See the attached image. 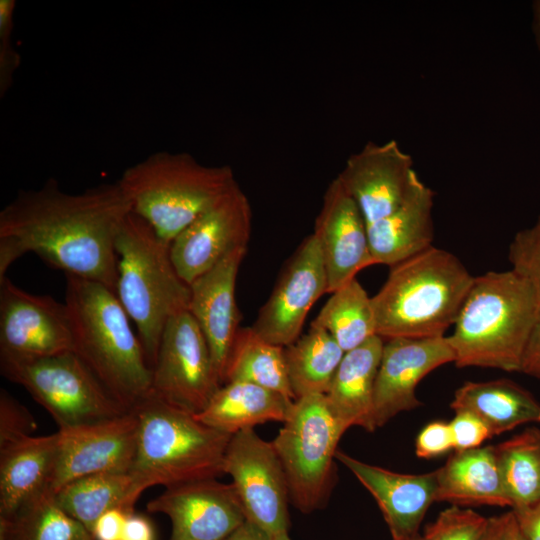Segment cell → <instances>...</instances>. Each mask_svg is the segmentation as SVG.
Here are the masks:
<instances>
[{
    "label": "cell",
    "instance_id": "cell-34",
    "mask_svg": "<svg viewBox=\"0 0 540 540\" xmlns=\"http://www.w3.org/2000/svg\"><path fill=\"white\" fill-rule=\"evenodd\" d=\"M488 524L489 518L453 505L427 527L422 540H481Z\"/></svg>",
    "mask_w": 540,
    "mask_h": 540
},
{
    "label": "cell",
    "instance_id": "cell-45",
    "mask_svg": "<svg viewBox=\"0 0 540 540\" xmlns=\"http://www.w3.org/2000/svg\"><path fill=\"white\" fill-rule=\"evenodd\" d=\"M224 540H275L267 532L255 524L245 521L239 528Z\"/></svg>",
    "mask_w": 540,
    "mask_h": 540
},
{
    "label": "cell",
    "instance_id": "cell-18",
    "mask_svg": "<svg viewBox=\"0 0 540 540\" xmlns=\"http://www.w3.org/2000/svg\"><path fill=\"white\" fill-rule=\"evenodd\" d=\"M454 362L447 336L384 340L373 397L374 428L397 414L419 407V382L434 369Z\"/></svg>",
    "mask_w": 540,
    "mask_h": 540
},
{
    "label": "cell",
    "instance_id": "cell-16",
    "mask_svg": "<svg viewBox=\"0 0 540 540\" xmlns=\"http://www.w3.org/2000/svg\"><path fill=\"white\" fill-rule=\"evenodd\" d=\"M146 508L169 517V540H224L246 521L233 484L216 478L167 487Z\"/></svg>",
    "mask_w": 540,
    "mask_h": 540
},
{
    "label": "cell",
    "instance_id": "cell-48",
    "mask_svg": "<svg viewBox=\"0 0 540 540\" xmlns=\"http://www.w3.org/2000/svg\"><path fill=\"white\" fill-rule=\"evenodd\" d=\"M275 540H290L289 536H288V533L287 534H283L281 536H278ZM412 540H422V537L418 536Z\"/></svg>",
    "mask_w": 540,
    "mask_h": 540
},
{
    "label": "cell",
    "instance_id": "cell-15",
    "mask_svg": "<svg viewBox=\"0 0 540 540\" xmlns=\"http://www.w3.org/2000/svg\"><path fill=\"white\" fill-rule=\"evenodd\" d=\"M327 289L321 250L312 233L286 262L251 327L265 340L286 347L300 337L307 314Z\"/></svg>",
    "mask_w": 540,
    "mask_h": 540
},
{
    "label": "cell",
    "instance_id": "cell-32",
    "mask_svg": "<svg viewBox=\"0 0 540 540\" xmlns=\"http://www.w3.org/2000/svg\"><path fill=\"white\" fill-rule=\"evenodd\" d=\"M0 540H94L46 489L12 515L0 518Z\"/></svg>",
    "mask_w": 540,
    "mask_h": 540
},
{
    "label": "cell",
    "instance_id": "cell-19",
    "mask_svg": "<svg viewBox=\"0 0 540 540\" xmlns=\"http://www.w3.org/2000/svg\"><path fill=\"white\" fill-rule=\"evenodd\" d=\"M321 250L327 275V293L356 278L373 265L367 223L354 201L336 177L328 185L313 231Z\"/></svg>",
    "mask_w": 540,
    "mask_h": 540
},
{
    "label": "cell",
    "instance_id": "cell-39",
    "mask_svg": "<svg viewBox=\"0 0 540 540\" xmlns=\"http://www.w3.org/2000/svg\"><path fill=\"white\" fill-rule=\"evenodd\" d=\"M453 449L449 423L436 421L426 425L418 434L415 451L419 458L430 459Z\"/></svg>",
    "mask_w": 540,
    "mask_h": 540
},
{
    "label": "cell",
    "instance_id": "cell-14",
    "mask_svg": "<svg viewBox=\"0 0 540 540\" xmlns=\"http://www.w3.org/2000/svg\"><path fill=\"white\" fill-rule=\"evenodd\" d=\"M52 493L78 478L130 472L136 455L138 419L133 410L111 419L58 430Z\"/></svg>",
    "mask_w": 540,
    "mask_h": 540
},
{
    "label": "cell",
    "instance_id": "cell-36",
    "mask_svg": "<svg viewBox=\"0 0 540 540\" xmlns=\"http://www.w3.org/2000/svg\"><path fill=\"white\" fill-rule=\"evenodd\" d=\"M37 423L30 411L6 390L0 392V447L33 436Z\"/></svg>",
    "mask_w": 540,
    "mask_h": 540
},
{
    "label": "cell",
    "instance_id": "cell-8",
    "mask_svg": "<svg viewBox=\"0 0 540 540\" xmlns=\"http://www.w3.org/2000/svg\"><path fill=\"white\" fill-rule=\"evenodd\" d=\"M346 429L325 395L296 399L272 442L283 467L290 502L301 512L321 508L333 487L334 458Z\"/></svg>",
    "mask_w": 540,
    "mask_h": 540
},
{
    "label": "cell",
    "instance_id": "cell-2",
    "mask_svg": "<svg viewBox=\"0 0 540 540\" xmlns=\"http://www.w3.org/2000/svg\"><path fill=\"white\" fill-rule=\"evenodd\" d=\"M540 318L531 283L510 269L474 277L447 336L457 367L520 372L522 357Z\"/></svg>",
    "mask_w": 540,
    "mask_h": 540
},
{
    "label": "cell",
    "instance_id": "cell-30",
    "mask_svg": "<svg viewBox=\"0 0 540 540\" xmlns=\"http://www.w3.org/2000/svg\"><path fill=\"white\" fill-rule=\"evenodd\" d=\"M233 381L252 383L295 401L284 347L265 340L252 327H240L232 344L224 384Z\"/></svg>",
    "mask_w": 540,
    "mask_h": 540
},
{
    "label": "cell",
    "instance_id": "cell-35",
    "mask_svg": "<svg viewBox=\"0 0 540 540\" xmlns=\"http://www.w3.org/2000/svg\"><path fill=\"white\" fill-rule=\"evenodd\" d=\"M508 258L511 269L531 283L540 304V214L532 226L515 234Z\"/></svg>",
    "mask_w": 540,
    "mask_h": 540
},
{
    "label": "cell",
    "instance_id": "cell-1",
    "mask_svg": "<svg viewBox=\"0 0 540 540\" xmlns=\"http://www.w3.org/2000/svg\"><path fill=\"white\" fill-rule=\"evenodd\" d=\"M131 211L118 182L70 194L49 179L38 189L19 191L0 212V280L14 261L32 252L66 275L115 292V242Z\"/></svg>",
    "mask_w": 540,
    "mask_h": 540
},
{
    "label": "cell",
    "instance_id": "cell-44",
    "mask_svg": "<svg viewBox=\"0 0 540 540\" xmlns=\"http://www.w3.org/2000/svg\"><path fill=\"white\" fill-rule=\"evenodd\" d=\"M516 524L513 511L489 518L488 527L481 540H512Z\"/></svg>",
    "mask_w": 540,
    "mask_h": 540
},
{
    "label": "cell",
    "instance_id": "cell-46",
    "mask_svg": "<svg viewBox=\"0 0 540 540\" xmlns=\"http://www.w3.org/2000/svg\"><path fill=\"white\" fill-rule=\"evenodd\" d=\"M533 30L537 47L540 54V0L534 1L533 5Z\"/></svg>",
    "mask_w": 540,
    "mask_h": 540
},
{
    "label": "cell",
    "instance_id": "cell-13",
    "mask_svg": "<svg viewBox=\"0 0 540 540\" xmlns=\"http://www.w3.org/2000/svg\"><path fill=\"white\" fill-rule=\"evenodd\" d=\"M251 225L249 200L237 184L170 243L179 276L190 285L231 252L247 247Z\"/></svg>",
    "mask_w": 540,
    "mask_h": 540
},
{
    "label": "cell",
    "instance_id": "cell-41",
    "mask_svg": "<svg viewBox=\"0 0 540 540\" xmlns=\"http://www.w3.org/2000/svg\"><path fill=\"white\" fill-rule=\"evenodd\" d=\"M512 511L524 538L540 540V501Z\"/></svg>",
    "mask_w": 540,
    "mask_h": 540
},
{
    "label": "cell",
    "instance_id": "cell-23",
    "mask_svg": "<svg viewBox=\"0 0 540 540\" xmlns=\"http://www.w3.org/2000/svg\"><path fill=\"white\" fill-rule=\"evenodd\" d=\"M59 434L29 436L0 447V518L49 489Z\"/></svg>",
    "mask_w": 540,
    "mask_h": 540
},
{
    "label": "cell",
    "instance_id": "cell-11",
    "mask_svg": "<svg viewBox=\"0 0 540 540\" xmlns=\"http://www.w3.org/2000/svg\"><path fill=\"white\" fill-rule=\"evenodd\" d=\"M223 471L232 477L247 521L274 539L288 533L289 490L272 442L263 440L253 428L233 434Z\"/></svg>",
    "mask_w": 540,
    "mask_h": 540
},
{
    "label": "cell",
    "instance_id": "cell-47",
    "mask_svg": "<svg viewBox=\"0 0 540 540\" xmlns=\"http://www.w3.org/2000/svg\"><path fill=\"white\" fill-rule=\"evenodd\" d=\"M512 540H526L524 536L522 535V533L520 532L518 524H516L515 530L513 532Z\"/></svg>",
    "mask_w": 540,
    "mask_h": 540
},
{
    "label": "cell",
    "instance_id": "cell-5",
    "mask_svg": "<svg viewBox=\"0 0 540 540\" xmlns=\"http://www.w3.org/2000/svg\"><path fill=\"white\" fill-rule=\"evenodd\" d=\"M138 419L135 460L130 472L143 490L217 478L232 437L151 392L132 409Z\"/></svg>",
    "mask_w": 540,
    "mask_h": 540
},
{
    "label": "cell",
    "instance_id": "cell-43",
    "mask_svg": "<svg viewBox=\"0 0 540 540\" xmlns=\"http://www.w3.org/2000/svg\"><path fill=\"white\" fill-rule=\"evenodd\" d=\"M122 540H155V530L151 521L134 512L127 516Z\"/></svg>",
    "mask_w": 540,
    "mask_h": 540
},
{
    "label": "cell",
    "instance_id": "cell-4",
    "mask_svg": "<svg viewBox=\"0 0 540 540\" xmlns=\"http://www.w3.org/2000/svg\"><path fill=\"white\" fill-rule=\"evenodd\" d=\"M474 277L451 252L434 246L391 267L371 297L381 338L445 336Z\"/></svg>",
    "mask_w": 540,
    "mask_h": 540
},
{
    "label": "cell",
    "instance_id": "cell-21",
    "mask_svg": "<svg viewBox=\"0 0 540 540\" xmlns=\"http://www.w3.org/2000/svg\"><path fill=\"white\" fill-rule=\"evenodd\" d=\"M336 458L376 500L393 540H412L429 506L435 502L436 470L425 474H400L364 463L344 452Z\"/></svg>",
    "mask_w": 540,
    "mask_h": 540
},
{
    "label": "cell",
    "instance_id": "cell-27",
    "mask_svg": "<svg viewBox=\"0 0 540 540\" xmlns=\"http://www.w3.org/2000/svg\"><path fill=\"white\" fill-rule=\"evenodd\" d=\"M450 407L477 416L493 436L526 423H540V402L509 379L466 382L455 391Z\"/></svg>",
    "mask_w": 540,
    "mask_h": 540
},
{
    "label": "cell",
    "instance_id": "cell-28",
    "mask_svg": "<svg viewBox=\"0 0 540 540\" xmlns=\"http://www.w3.org/2000/svg\"><path fill=\"white\" fill-rule=\"evenodd\" d=\"M143 491L131 472L101 473L67 483L54 497L68 515L91 533L98 518L109 510L119 508L133 513Z\"/></svg>",
    "mask_w": 540,
    "mask_h": 540
},
{
    "label": "cell",
    "instance_id": "cell-40",
    "mask_svg": "<svg viewBox=\"0 0 540 540\" xmlns=\"http://www.w3.org/2000/svg\"><path fill=\"white\" fill-rule=\"evenodd\" d=\"M131 514L124 509H112L102 514L92 529L94 540H122L127 516Z\"/></svg>",
    "mask_w": 540,
    "mask_h": 540
},
{
    "label": "cell",
    "instance_id": "cell-6",
    "mask_svg": "<svg viewBox=\"0 0 540 540\" xmlns=\"http://www.w3.org/2000/svg\"><path fill=\"white\" fill-rule=\"evenodd\" d=\"M117 182L132 212L168 243L238 184L228 165L207 166L189 153L167 151L128 167Z\"/></svg>",
    "mask_w": 540,
    "mask_h": 540
},
{
    "label": "cell",
    "instance_id": "cell-37",
    "mask_svg": "<svg viewBox=\"0 0 540 540\" xmlns=\"http://www.w3.org/2000/svg\"><path fill=\"white\" fill-rule=\"evenodd\" d=\"M14 0H0V94L7 92L15 71L20 65V56L11 43L13 30Z\"/></svg>",
    "mask_w": 540,
    "mask_h": 540
},
{
    "label": "cell",
    "instance_id": "cell-20",
    "mask_svg": "<svg viewBox=\"0 0 540 540\" xmlns=\"http://www.w3.org/2000/svg\"><path fill=\"white\" fill-rule=\"evenodd\" d=\"M246 251L247 247L234 250L190 284L188 311L205 336L222 385L230 350L240 329L235 288Z\"/></svg>",
    "mask_w": 540,
    "mask_h": 540
},
{
    "label": "cell",
    "instance_id": "cell-31",
    "mask_svg": "<svg viewBox=\"0 0 540 540\" xmlns=\"http://www.w3.org/2000/svg\"><path fill=\"white\" fill-rule=\"evenodd\" d=\"M311 325L330 333L344 352L377 335L371 297L356 278L331 293Z\"/></svg>",
    "mask_w": 540,
    "mask_h": 540
},
{
    "label": "cell",
    "instance_id": "cell-42",
    "mask_svg": "<svg viewBox=\"0 0 540 540\" xmlns=\"http://www.w3.org/2000/svg\"><path fill=\"white\" fill-rule=\"evenodd\" d=\"M520 372L540 379V318L535 325L526 345Z\"/></svg>",
    "mask_w": 540,
    "mask_h": 540
},
{
    "label": "cell",
    "instance_id": "cell-12",
    "mask_svg": "<svg viewBox=\"0 0 540 540\" xmlns=\"http://www.w3.org/2000/svg\"><path fill=\"white\" fill-rule=\"evenodd\" d=\"M73 352L69 311L49 295H35L6 276L0 280V359L32 360Z\"/></svg>",
    "mask_w": 540,
    "mask_h": 540
},
{
    "label": "cell",
    "instance_id": "cell-7",
    "mask_svg": "<svg viewBox=\"0 0 540 540\" xmlns=\"http://www.w3.org/2000/svg\"><path fill=\"white\" fill-rule=\"evenodd\" d=\"M115 250L118 257L115 293L136 325L152 369L167 321L175 313L188 309L190 285L173 265L170 243L132 211L119 230Z\"/></svg>",
    "mask_w": 540,
    "mask_h": 540
},
{
    "label": "cell",
    "instance_id": "cell-10",
    "mask_svg": "<svg viewBox=\"0 0 540 540\" xmlns=\"http://www.w3.org/2000/svg\"><path fill=\"white\" fill-rule=\"evenodd\" d=\"M222 386L208 343L188 311L170 317L152 366V392L193 414L201 412Z\"/></svg>",
    "mask_w": 540,
    "mask_h": 540
},
{
    "label": "cell",
    "instance_id": "cell-9",
    "mask_svg": "<svg viewBox=\"0 0 540 540\" xmlns=\"http://www.w3.org/2000/svg\"><path fill=\"white\" fill-rule=\"evenodd\" d=\"M1 373L45 408L58 430L96 423L130 410L117 401L74 353L32 360L0 359Z\"/></svg>",
    "mask_w": 540,
    "mask_h": 540
},
{
    "label": "cell",
    "instance_id": "cell-3",
    "mask_svg": "<svg viewBox=\"0 0 540 540\" xmlns=\"http://www.w3.org/2000/svg\"><path fill=\"white\" fill-rule=\"evenodd\" d=\"M65 304L73 352L132 410L152 390V369L116 293L99 282L66 275Z\"/></svg>",
    "mask_w": 540,
    "mask_h": 540
},
{
    "label": "cell",
    "instance_id": "cell-22",
    "mask_svg": "<svg viewBox=\"0 0 540 540\" xmlns=\"http://www.w3.org/2000/svg\"><path fill=\"white\" fill-rule=\"evenodd\" d=\"M434 197L433 190L419 178L400 207L367 224L373 264L392 267L433 246Z\"/></svg>",
    "mask_w": 540,
    "mask_h": 540
},
{
    "label": "cell",
    "instance_id": "cell-24",
    "mask_svg": "<svg viewBox=\"0 0 540 540\" xmlns=\"http://www.w3.org/2000/svg\"><path fill=\"white\" fill-rule=\"evenodd\" d=\"M384 339L375 335L345 352L325 395L328 405L347 430L360 426L375 430L372 420L374 386L381 361Z\"/></svg>",
    "mask_w": 540,
    "mask_h": 540
},
{
    "label": "cell",
    "instance_id": "cell-25",
    "mask_svg": "<svg viewBox=\"0 0 540 540\" xmlns=\"http://www.w3.org/2000/svg\"><path fill=\"white\" fill-rule=\"evenodd\" d=\"M435 501L460 505L510 506L494 446L455 451L436 470Z\"/></svg>",
    "mask_w": 540,
    "mask_h": 540
},
{
    "label": "cell",
    "instance_id": "cell-29",
    "mask_svg": "<svg viewBox=\"0 0 540 540\" xmlns=\"http://www.w3.org/2000/svg\"><path fill=\"white\" fill-rule=\"evenodd\" d=\"M288 378L295 400L308 395H326L345 355L325 329L312 326L284 347Z\"/></svg>",
    "mask_w": 540,
    "mask_h": 540
},
{
    "label": "cell",
    "instance_id": "cell-26",
    "mask_svg": "<svg viewBox=\"0 0 540 540\" xmlns=\"http://www.w3.org/2000/svg\"><path fill=\"white\" fill-rule=\"evenodd\" d=\"M293 403L275 391L233 381L223 384L206 407L195 415L209 427L233 435L268 421L284 422Z\"/></svg>",
    "mask_w": 540,
    "mask_h": 540
},
{
    "label": "cell",
    "instance_id": "cell-33",
    "mask_svg": "<svg viewBox=\"0 0 540 540\" xmlns=\"http://www.w3.org/2000/svg\"><path fill=\"white\" fill-rule=\"evenodd\" d=\"M512 509L540 501V428L530 427L494 446Z\"/></svg>",
    "mask_w": 540,
    "mask_h": 540
},
{
    "label": "cell",
    "instance_id": "cell-38",
    "mask_svg": "<svg viewBox=\"0 0 540 540\" xmlns=\"http://www.w3.org/2000/svg\"><path fill=\"white\" fill-rule=\"evenodd\" d=\"M449 426L455 451L478 448L486 439L493 436L477 416L467 411L455 412Z\"/></svg>",
    "mask_w": 540,
    "mask_h": 540
},
{
    "label": "cell",
    "instance_id": "cell-17",
    "mask_svg": "<svg viewBox=\"0 0 540 540\" xmlns=\"http://www.w3.org/2000/svg\"><path fill=\"white\" fill-rule=\"evenodd\" d=\"M337 178L360 208L367 224L394 212L419 179L413 159L398 142H367L346 160Z\"/></svg>",
    "mask_w": 540,
    "mask_h": 540
}]
</instances>
